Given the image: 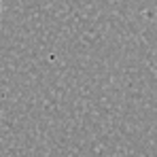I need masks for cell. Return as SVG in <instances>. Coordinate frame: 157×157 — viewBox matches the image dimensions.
I'll return each mask as SVG.
<instances>
[{
    "mask_svg": "<svg viewBox=\"0 0 157 157\" xmlns=\"http://www.w3.org/2000/svg\"><path fill=\"white\" fill-rule=\"evenodd\" d=\"M0 11H2V2H0Z\"/></svg>",
    "mask_w": 157,
    "mask_h": 157,
    "instance_id": "obj_1",
    "label": "cell"
}]
</instances>
